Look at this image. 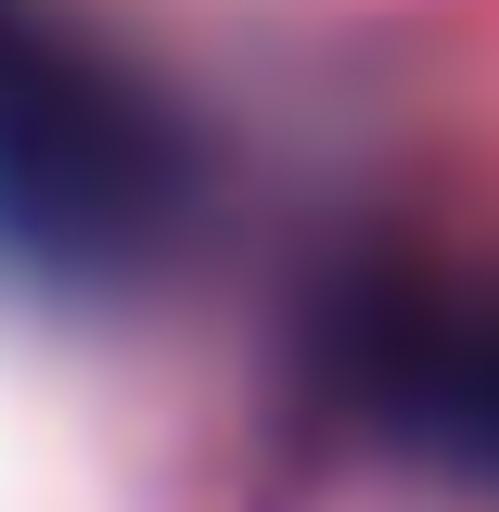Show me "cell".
<instances>
[{"label":"cell","instance_id":"obj_1","mask_svg":"<svg viewBox=\"0 0 499 512\" xmlns=\"http://www.w3.org/2000/svg\"><path fill=\"white\" fill-rule=\"evenodd\" d=\"M218 218V128L90 0H0V256L64 295L167 282Z\"/></svg>","mask_w":499,"mask_h":512},{"label":"cell","instance_id":"obj_2","mask_svg":"<svg viewBox=\"0 0 499 512\" xmlns=\"http://www.w3.org/2000/svg\"><path fill=\"white\" fill-rule=\"evenodd\" d=\"M320 359L372 436L499 487V256H359L320 295Z\"/></svg>","mask_w":499,"mask_h":512}]
</instances>
